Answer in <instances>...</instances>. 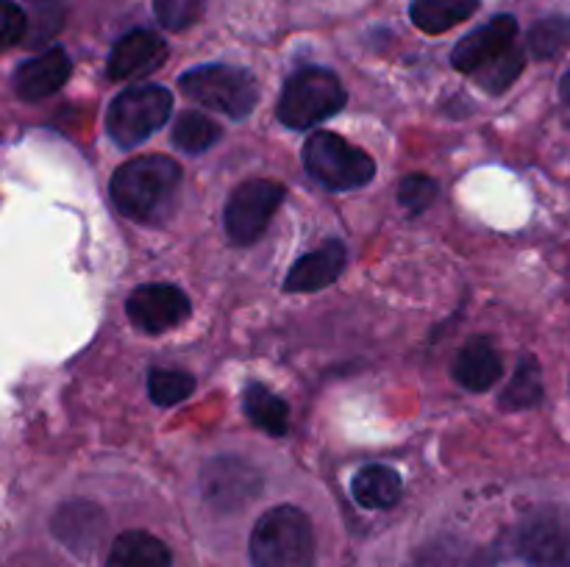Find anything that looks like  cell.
Segmentation results:
<instances>
[{"label":"cell","mask_w":570,"mask_h":567,"mask_svg":"<svg viewBox=\"0 0 570 567\" xmlns=\"http://www.w3.org/2000/svg\"><path fill=\"white\" fill-rule=\"evenodd\" d=\"M570 48V17H546L529 31V50L534 59H554Z\"/></svg>","instance_id":"23"},{"label":"cell","mask_w":570,"mask_h":567,"mask_svg":"<svg viewBox=\"0 0 570 567\" xmlns=\"http://www.w3.org/2000/svg\"><path fill=\"white\" fill-rule=\"evenodd\" d=\"M521 72H523V50L515 44V48L507 50L504 56H499V59L490 61L488 67H482L473 78H476V83L484 89V92L501 94L518 81Z\"/></svg>","instance_id":"25"},{"label":"cell","mask_w":570,"mask_h":567,"mask_svg":"<svg viewBox=\"0 0 570 567\" xmlns=\"http://www.w3.org/2000/svg\"><path fill=\"white\" fill-rule=\"evenodd\" d=\"M53 534L59 537V543H65L76 554L92 550L104 534V511L87 500L65 504L53 515Z\"/></svg>","instance_id":"15"},{"label":"cell","mask_w":570,"mask_h":567,"mask_svg":"<svg viewBox=\"0 0 570 567\" xmlns=\"http://www.w3.org/2000/svg\"><path fill=\"white\" fill-rule=\"evenodd\" d=\"M220 137L223 128L206 115H200V111H184V115H178L176 126H173V145L193 156L209 150Z\"/></svg>","instance_id":"22"},{"label":"cell","mask_w":570,"mask_h":567,"mask_svg":"<svg viewBox=\"0 0 570 567\" xmlns=\"http://www.w3.org/2000/svg\"><path fill=\"white\" fill-rule=\"evenodd\" d=\"M72 64L70 56L61 48H50L45 53L33 56L31 61H22L14 72V92L17 98L28 100V103H37V100L50 98L53 92H59L61 87L70 78Z\"/></svg>","instance_id":"13"},{"label":"cell","mask_w":570,"mask_h":567,"mask_svg":"<svg viewBox=\"0 0 570 567\" xmlns=\"http://www.w3.org/2000/svg\"><path fill=\"white\" fill-rule=\"evenodd\" d=\"M195 389V378L184 370H150L148 376V395L156 406H176L187 400Z\"/></svg>","instance_id":"24"},{"label":"cell","mask_w":570,"mask_h":567,"mask_svg":"<svg viewBox=\"0 0 570 567\" xmlns=\"http://www.w3.org/2000/svg\"><path fill=\"white\" fill-rule=\"evenodd\" d=\"M479 0H412L410 17L423 33H445L476 14Z\"/></svg>","instance_id":"19"},{"label":"cell","mask_w":570,"mask_h":567,"mask_svg":"<svg viewBox=\"0 0 570 567\" xmlns=\"http://www.w3.org/2000/svg\"><path fill=\"white\" fill-rule=\"evenodd\" d=\"M412 567H479V561L476 554H471L465 545L451 537H443L417 550Z\"/></svg>","instance_id":"26"},{"label":"cell","mask_w":570,"mask_h":567,"mask_svg":"<svg viewBox=\"0 0 570 567\" xmlns=\"http://www.w3.org/2000/svg\"><path fill=\"white\" fill-rule=\"evenodd\" d=\"M181 165L170 156H137L117 167L111 176L109 195L117 211L128 220L156 222L170 211L181 187Z\"/></svg>","instance_id":"1"},{"label":"cell","mask_w":570,"mask_h":567,"mask_svg":"<svg viewBox=\"0 0 570 567\" xmlns=\"http://www.w3.org/2000/svg\"><path fill=\"white\" fill-rule=\"evenodd\" d=\"M304 167L321 187L345 192L365 187L376 176V161L332 131H315L304 145Z\"/></svg>","instance_id":"5"},{"label":"cell","mask_w":570,"mask_h":567,"mask_svg":"<svg viewBox=\"0 0 570 567\" xmlns=\"http://www.w3.org/2000/svg\"><path fill=\"white\" fill-rule=\"evenodd\" d=\"M287 189L267 178L245 181L228 195L226 209H223V226L234 245H254L271 226L273 215L284 203Z\"/></svg>","instance_id":"8"},{"label":"cell","mask_w":570,"mask_h":567,"mask_svg":"<svg viewBox=\"0 0 570 567\" xmlns=\"http://www.w3.org/2000/svg\"><path fill=\"white\" fill-rule=\"evenodd\" d=\"M178 89L193 103L220 111L232 120H245L259 103L256 78L243 67L232 64H204L187 70L178 78Z\"/></svg>","instance_id":"4"},{"label":"cell","mask_w":570,"mask_h":567,"mask_svg":"<svg viewBox=\"0 0 570 567\" xmlns=\"http://www.w3.org/2000/svg\"><path fill=\"white\" fill-rule=\"evenodd\" d=\"M245 415L250 417L256 428L273 434V437H284L289 428V406L287 400L278 398L273 389H267L265 384H248L245 387Z\"/></svg>","instance_id":"20"},{"label":"cell","mask_w":570,"mask_h":567,"mask_svg":"<svg viewBox=\"0 0 570 567\" xmlns=\"http://www.w3.org/2000/svg\"><path fill=\"white\" fill-rule=\"evenodd\" d=\"M438 192H440L438 181L423 176V172H410V176L401 178L399 183V200L410 215H421V211H426L429 206L434 203V198H438Z\"/></svg>","instance_id":"28"},{"label":"cell","mask_w":570,"mask_h":567,"mask_svg":"<svg viewBox=\"0 0 570 567\" xmlns=\"http://www.w3.org/2000/svg\"><path fill=\"white\" fill-rule=\"evenodd\" d=\"M0 11H3V31H0L3 33V48H14V44L22 42V37H26L28 17L26 11L17 3H11V0H3Z\"/></svg>","instance_id":"29"},{"label":"cell","mask_w":570,"mask_h":567,"mask_svg":"<svg viewBox=\"0 0 570 567\" xmlns=\"http://www.w3.org/2000/svg\"><path fill=\"white\" fill-rule=\"evenodd\" d=\"M560 92H562V100H566V103H570V72L566 78H562V87H560Z\"/></svg>","instance_id":"30"},{"label":"cell","mask_w":570,"mask_h":567,"mask_svg":"<svg viewBox=\"0 0 570 567\" xmlns=\"http://www.w3.org/2000/svg\"><path fill=\"white\" fill-rule=\"evenodd\" d=\"M515 554L529 567H570V511L538 506L515 531Z\"/></svg>","instance_id":"7"},{"label":"cell","mask_w":570,"mask_h":567,"mask_svg":"<svg viewBox=\"0 0 570 567\" xmlns=\"http://www.w3.org/2000/svg\"><path fill=\"white\" fill-rule=\"evenodd\" d=\"M345 259V245L332 239L323 248L312 250V253L301 256L287 272V281H284V289L287 292H317V289H326L328 284H334L343 272Z\"/></svg>","instance_id":"14"},{"label":"cell","mask_w":570,"mask_h":567,"mask_svg":"<svg viewBox=\"0 0 570 567\" xmlns=\"http://www.w3.org/2000/svg\"><path fill=\"white\" fill-rule=\"evenodd\" d=\"M265 489L259 467L250 465L243 456H217L206 461L200 470V493L206 504L220 511H237L256 500Z\"/></svg>","instance_id":"9"},{"label":"cell","mask_w":570,"mask_h":567,"mask_svg":"<svg viewBox=\"0 0 570 567\" xmlns=\"http://www.w3.org/2000/svg\"><path fill=\"white\" fill-rule=\"evenodd\" d=\"M189 298L173 284H142L126 300L128 320L145 334H165L189 317Z\"/></svg>","instance_id":"10"},{"label":"cell","mask_w":570,"mask_h":567,"mask_svg":"<svg viewBox=\"0 0 570 567\" xmlns=\"http://www.w3.org/2000/svg\"><path fill=\"white\" fill-rule=\"evenodd\" d=\"M345 100L348 94L337 72L326 67H304L284 83L276 115L293 131H306L343 111Z\"/></svg>","instance_id":"3"},{"label":"cell","mask_w":570,"mask_h":567,"mask_svg":"<svg viewBox=\"0 0 570 567\" xmlns=\"http://www.w3.org/2000/svg\"><path fill=\"white\" fill-rule=\"evenodd\" d=\"M540 400H543V372H540L538 359L521 356L515 372H512V381L501 392V409L523 411L538 406Z\"/></svg>","instance_id":"21"},{"label":"cell","mask_w":570,"mask_h":567,"mask_svg":"<svg viewBox=\"0 0 570 567\" xmlns=\"http://www.w3.org/2000/svg\"><path fill=\"white\" fill-rule=\"evenodd\" d=\"M167 59V44L159 33L154 31H139L126 33L115 42L109 53V64H106V72H109L111 81H131V78L148 76L156 67L165 64Z\"/></svg>","instance_id":"12"},{"label":"cell","mask_w":570,"mask_h":567,"mask_svg":"<svg viewBox=\"0 0 570 567\" xmlns=\"http://www.w3.org/2000/svg\"><path fill=\"white\" fill-rule=\"evenodd\" d=\"M206 0H154V11L167 31H187L204 17Z\"/></svg>","instance_id":"27"},{"label":"cell","mask_w":570,"mask_h":567,"mask_svg":"<svg viewBox=\"0 0 570 567\" xmlns=\"http://www.w3.org/2000/svg\"><path fill=\"white\" fill-rule=\"evenodd\" d=\"M173 554L159 537L148 531H122L111 543L106 567H170Z\"/></svg>","instance_id":"17"},{"label":"cell","mask_w":570,"mask_h":567,"mask_svg":"<svg viewBox=\"0 0 570 567\" xmlns=\"http://www.w3.org/2000/svg\"><path fill=\"white\" fill-rule=\"evenodd\" d=\"M518 39V20L512 14H499L488 22V26L476 28L468 33L451 53V64L465 76H476L482 67L504 56L507 50L515 48Z\"/></svg>","instance_id":"11"},{"label":"cell","mask_w":570,"mask_h":567,"mask_svg":"<svg viewBox=\"0 0 570 567\" xmlns=\"http://www.w3.org/2000/svg\"><path fill=\"white\" fill-rule=\"evenodd\" d=\"M250 565L254 567H315V531L298 506H273L250 531Z\"/></svg>","instance_id":"2"},{"label":"cell","mask_w":570,"mask_h":567,"mask_svg":"<svg viewBox=\"0 0 570 567\" xmlns=\"http://www.w3.org/2000/svg\"><path fill=\"white\" fill-rule=\"evenodd\" d=\"M170 111L173 92L159 83H139V87L122 89L111 100L109 117H106L111 142L120 148H137L170 120Z\"/></svg>","instance_id":"6"},{"label":"cell","mask_w":570,"mask_h":567,"mask_svg":"<svg viewBox=\"0 0 570 567\" xmlns=\"http://www.w3.org/2000/svg\"><path fill=\"white\" fill-rule=\"evenodd\" d=\"M504 372L501 365L499 350L493 348V342L488 339H471V342L462 345V350L456 354L454 361V378L471 392H488L495 381Z\"/></svg>","instance_id":"16"},{"label":"cell","mask_w":570,"mask_h":567,"mask_svg":"<svg viewBox=\"0 0 570 567\" xmlns=\"http://www.w3.org/2000/svg\"><path fill=\"white\" fill-rule=\"evenodd\" d=\"M351 493L365 509H393L404 495V481L393 467L367 465L354 476Z\"/></svg>","instance_id":"18"}]
</instances>
